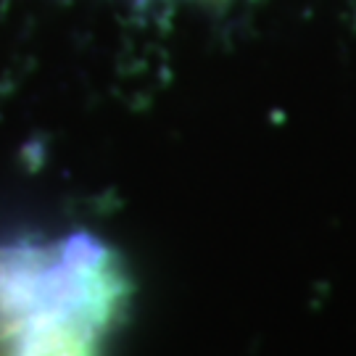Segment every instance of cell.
Listing matches in <instances>:
<instances>
[{
	"label": "cell",
	"instance_id": "obj_3",
	"mask_svg": "<svg viewBox=\"0 0 356 356\" xmlns=\"http://www.w3.org/2000/svg\"><path fill=\"white\" fill-rule=\"evenodd\" d=\"M148 3H161V6H166V3H177V0H148Z\"/></svg>",
	"mask_w": 356,
	"mask_h": 356
},
{
	"label": "cell",
	"instance_id": "obj_2",
	"mask_svg": "<svg viewBox=\"0 0 356 356\" xmlns=\"http://www.w3.org/2000/svg\"><path fill=\"white\" fill-rule=\"evenodd\" d=\"M206 6H227V3H232V0H204Z\"/></svg>",
	"mask_w": 356,
	"mask_h": 356
},
{
	"label": "cell",
	"instance_id": "obj_1",
	"mask_svg": "<svg viewBox=\"0 0 356 356\" xmlns=\"http://www.w3.org/2000/svg\"><path fill=\"white\" fill-rule=\"evenodd\" d=\"M127 275L92 235L0 248V356H101Z\"/></svg>",
	"mask_w": 356,
	"mask_h": 356
}]
</instances>
